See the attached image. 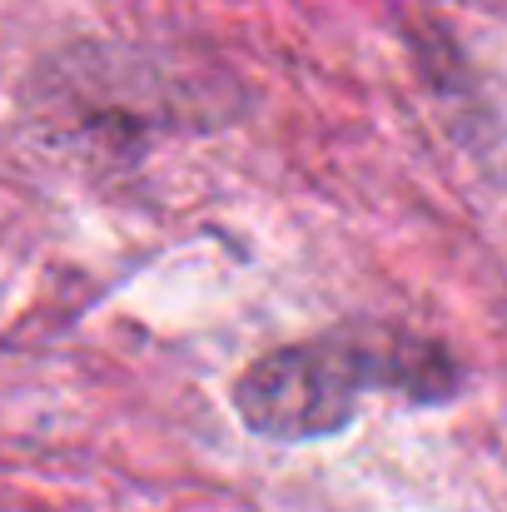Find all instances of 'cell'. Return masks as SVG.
I'll return each mask as SVG.
<instances>
[{"mask_svg": "<svg viewBox=\"0 0 507 512\" xmlns=\"http://www.w3.org/2000/svg\"><path fill=\"white\" fill-rule=\"evenodd\" d=\"M363 393L448 403L463 393V368L438 339H413L383 324H343L319 339L259 353L234 378L229 398L254 438L319 443L353 423Z\"/></svg>", "mask_w": 507, "mask_h": 512, "instance_id": "cell-1", "label": "cell"}]
</instances>
